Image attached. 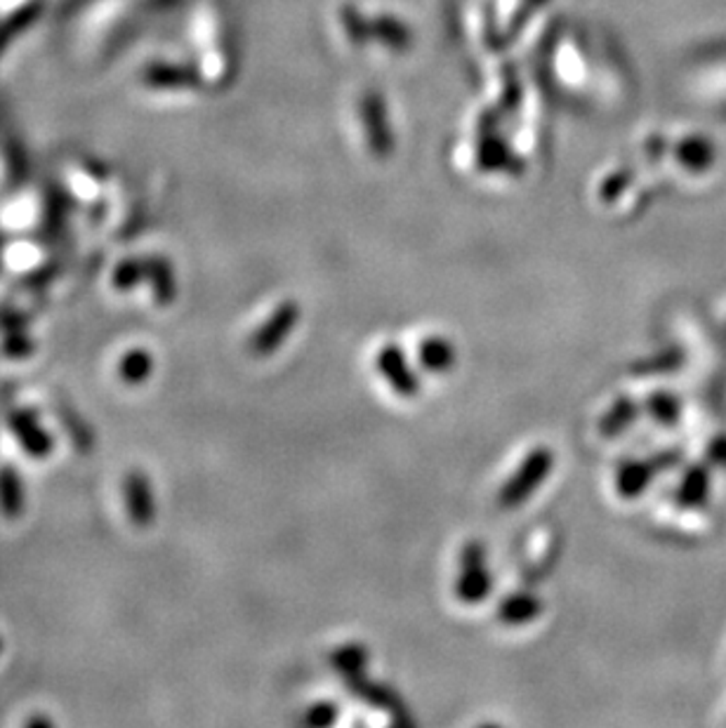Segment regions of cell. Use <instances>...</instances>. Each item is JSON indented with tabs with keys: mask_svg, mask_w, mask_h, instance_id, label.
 <instances>
[{
	"mask_svg": "<svg viewBox=\"0 0 726 728\" xmlns=\"http://www.w3.org/2000/svg\"><path fill=\"white\" fill-rule=\"evenodd\" d=\"M147 278L154 288V299L156 305L168 307L175 303L178 288H175V276H172V269L166 260H149L147 262Z\"/></svg>",
	"mask_w": 726,
	"mask_h": 728,
	"instance_id": "8fae6325",
	"label": "cell"
},
{
	"mask_svg": "<svg viewBox=\"0 0 726 728\" xmlns=\"http://www.w3.org/2000/svg\"><path fill=\"white\" fill-rule=\"evenodd\" d=\"M151 371H154V359L145 350H133L118 363V375L125 385L147 383Z\"/></svg>",
	"mask_w": 726,
	"mask_h": 728,
	"instance_id": "5bb4252c",
	"label": "cell"
},
{
	"mask_svg": "<svg viewBox=\"0 0 726 728\" xmlns=\"http://www.w3.org/2000/svg\"><path fill=\"white\" fill-rule=\"evenodd\" d=\"M0 648H3V641H0Z\"/></svg>",
	"mask_w": 726,
	"mask_h": 728,
	"instance_id": "7402d4cb",
	"label": "cell"
},
{
	"mask_svg": "<svg viewBox=\"0 0 726 728\" xmlns=\"http://www.w3.org/2000/svg\"><path fill=\"white\" fill-rule=\"evenodd\" d=\"M34 352V342L24 330H12L3 340V354L10 359H24Z\"/></svg>",
	"mask_w": 726,
	"mask_h": 728,
	"instance_id": "e0dca14e",
	"label": "cell"
},
{
	"mask_svg": "<svg viewBox=\"0 0 726 728\" xmlns=\"http://www.w3.org/2000/svg\"><path fill=\"white\" fill-rule=\"evenodd\" d=\"M8 422H10L12 434L18 436L20 446L31 457H45L53 453V436L43 430L36 413H31V410H24V408H14V410H10Z\"/></svg>",
	"mask_w": 726,
	"mask_h": 728,
	"instance_id": "8992f818",
	"label": "cell"
},
{
	"mask_svg": "<svg viewBox=\"0 0 726 728\" xmlns=\"http://www.w3.org/2000/svg\"><path fill=\"white\" fill-rule=\"evenodd\" d=\"M0 512L8 519H18L24 512L22 477L12 465L0 467Z\"/></svg>",
	"mask_w": 726,
	"mask_h": 728,
	"instance_id": "9c48e42d",
	"label": "cell"
},
{
	"mask_svg": "<svg viewBox=\"0 0 726 728\" xmlns=\"http://www.w3.org/2000/svg\"><path fill=\"white\" fill-rule=\"evenodd\" d=\"M651 486V465L629 460L615 474V488L623 498H637Z\"/></svg>",
	"mask_w": 726,
	"mask_h": 728,
	"instance_id": "30bf717a",
	"label": "cell"
},
{
	"mask_svg": "<svg viewBox=\"0 0 726 728\" xmlns=\"http://www.w3.org/2000/svg\"><path fill=\"white\" fill-rule=\"evenodd\" d=\"M654 416L662 422H670L677 416V403L672 397H666V394H658V397L651 399Z\"/></svg>",
	"mask_w": 726,
	"mask_h": 728,
	"instance_id": "d6986e66",
	"label": "cell"
},
{
	"mask_svg": "<svg viewBox=\"0 0 726 728\" xmlns=\"http://www.w3.org/2000/svg\"><path fill=\"white\" fill-rule=\"evenodd\" d=\"M494 590V578L486 566V547L467 543L461 551V573L455 580V596L467 606L484 604Z\"/></svg>",
	"mask_w": 726,
	"mask_h": 728,
	"instance_id": "7a4b0ae2",
	"label": "cell"
},
{
	"mask_svg": "<svg viewBox=\"0 0 726 728\" xmlns=\"http://www.w3.org/2000/svg\"><path fill=\"white\" fill-rule=\"evenodd\" d=\"M555 467V453L547 446L533 448L498 493L500 510H517L538 490Z\"/></svg>",
	"mask_w": 726,
	"mask_h": 728,
	"instance_id": "6da1fadb",
	"label": "cell"
},
{
	"mask_svg": "<svg viewBox=\"0 0 726 728\" xmlns=\"http://www.w3.org/2000/svg\"><path fill=\"white\" fill-rule=\"evenodd\" d=\"M26 323H29V319L22 311H3V314H0V328H3L5 332L24 330Z\"/></svg>",
	"mask_w": 726,
	"mask_h": 728,
	"instance_id": "ffe728a7",
	"label": "cell"
},
{
	"mask_svg": "<svg viewBox=\"0 0 726 728\" xmlns=\"http://www.w3.org/2000/svg\"><path fill=\"white\" fill-rule=\"evenodd\" d=\"M637 416L639 408L635 401L619 399L606 410V416L602 418V422H599V430H602L604 436H619L637 420Z\"/></svg>",
	"mask_w": 726,
	"mask_h": 728,
	"instance_id": "7c38bea8",
	"label": "cell"
},
{
	"mask_svg": "<svg viewBox=\"0 0 726 728\" xmlns=\"http://www.w3.org/2000/svg\"><path fill=\"white\" fill-rule=\"evenodd\" d=\"M125 493V508L137 528H149L156 519V504H154V490L149 477L145 471L133 469L123 481Z\"/></svg>",
	"mask_w": 726,
	"mask_h": 728,
	"instance_id": "5b68a950",
	"label": "cell"
},
{
	"mask_svg": "<svg viewBox=\"0 0 726 728\" xmlns=\"http://www.w3.org/2000/svg\"><path fill=\"white\" fill-rule=\"evenodd\" d=\"M375 368L383 375V379H387V385L397 397L413 399L420 391V379L399 344L387 342L381 346V352L375 356Z\"/></svg>",
	"mask_w": 726,
	"mask_h": 728,
	"instance_id": "277c9868",
	"label": "cell"
},
{
	"mask_svg": "<svg viewBox=\"0 0 726 728\" xmlns=\"http://www.w3.org/2000/svg\"><path fill=\"white\" fill-rule=\"evenodd\" d=\"M340 717V709L336 703H317V705H311L309 712H307V717L305 721L309 726H317V728H324V726H330V724H336Z\"/></svg>",
	"mask_w": 726,
	"mask_h": 728,
	"instance_id": "ac0fdd59",
	"label": "cell"
},
{
	"mask_svg": "<svg viewBox=\"0 0 726 728\" xmlns=\"http://www.w3.org/2000/svg\"><path fill=\"white\" fill-rule=\"evenodd\" d=\"M57 416H59L61 424L67 426V432H69L71 441L76 443V448L81 451V453H90L94 439H92V432L88 430L86 420L76 413V408L69 406V403H65V401H59L57 403Z\"/></svg>",
	"mask_w": 726,
	"mask_h": 728,
	"instance_id": "4fadbf2b",
	"label": "cell"
},
{
	"mask_svg": "<svg viewBox=\"0 0 726 728\" xmlns=\"http://www.w3.org/2000/svg\"><path fill=\"white\" fill-rule=\"evenodd\" d=\"M333 664L344 676L361 674V670L368 664V651H363V648L356 644L342 646L340 651L333 656Z\"/></svg>",
	"mask_w": 726,
	"mask_h": 728,
	"instance_id": "9a60e30c",
	"label": "cell"
},
{
	"mask_svg": "<svg viewBox=\"0 0 726 728\" xmlns=\"http://www.w3.org/2000/svg\"><path fill=\"white\" fill-rule=\"evenodd\" d=\"M543 611V601L533 592H512L500 601L498 621L508 627H522L533 623Z\"/></svg>",
	"mask_w": 726,
	"mask_h": 728,
	"instance_id": "52a82bcc",
	"label": "cell"
},
{
	"mask_svg": "<svg viewBox=\"0 0 726 728\" xmlns=\"http://www.w3.org/2000/svg\"><path fill=\"white\" fill-rule=\"evenodd\" d=\"M418 361L428 373L441 375V373H451V368L457 363V352L449 338L432 335L420 342Z\"/></svg>",
	"mask_w": 726,
	"mask_h": 728,
	"instance_id": "ba28073f",
	"label": "cell"
},
{
	"mask_svg": "<svg viewBox=\"0 0 726 728\" xmlns=\"http://www.w3.org/2000/svg\"><path fill=\"white\" fill-rule=\"evenodd\" d=\"M299 305L295 299H283V303L270 314V319H266L256 335L250 340V354H256L260 359L264 356H272L279 346L291 338V332L297 328L299 323Z\"/></svg>",
	"mask_w": 726,
	"mask_h": 728,
	"instance_id": "3957f363",
	"label": "cell"
},
{
	"mask_svg": "<svg viewBox=\"0 0 726 728\" xmlns=\"http://www.w3.org/2000/svg\"><path fill=\"white\" fill-rule=\"evenodd\" d=\"M141 278H147V262H123L114 274V286L131 291Z\"/></svg>",
	"mask_w": 726,
	"mask_h": 728,
	"instance_id": "2e32d148",
	"label": "cell"
},
{
	"mask_svg": "<svg viewBox=\"0 0 726 728\" xmlns=\"http://www.w3.org/2000/svg\"><path fill=\"white\" fill-rule=\"evenodd\" d=\"M53 721L50 719H45V717H38V719H29L26 726H50Z\"/></svg>",
	"mask_w": 726,
	"mask_h": 728,
	"instance_id": "44dd1931",
	"label": "cell"
}]
</instances>
